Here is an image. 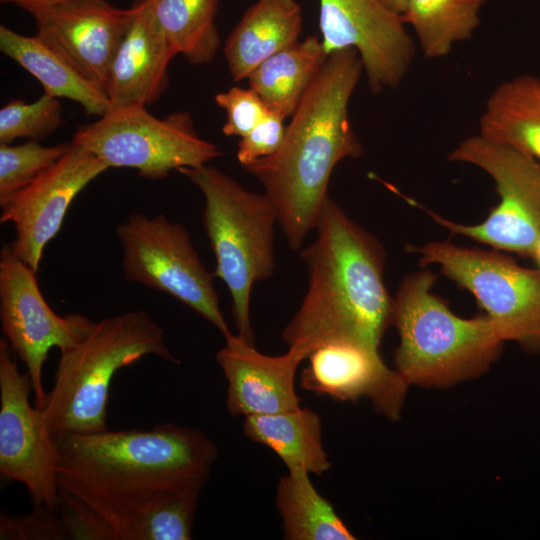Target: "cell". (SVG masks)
Here are the masks:
<instances>
[{
    "label": "cell",
    "mask_w": 540,
    "mask_h": 540,
    "mask_svg": "<svg viewBox=\"0 0 540 540\" xmlns=\"http://www.w3.org/2000/svg\"><path fill=\"white\" fill-rule=\"evenodd\" d=\"M54 438L60 491L102 516L116 540L147 512L201 492L218 456L203 431L174 423Z\"/></svg>",
    "instance_id": "cell-1"
},
{
    "label": "cell",
    "mask_w": 540,
    "mask_h": 540,
    "mask_svg": "<svg viewBox=\"0 0 540 540\" xmlns=\"http://www.w3.org/2000/svg\"><path fill=\"white\" fill-rule=\"evenodd\" d=\"M362 71L356 50L329 54L291 115L280 148L244 167L264 187L293 251L315 230L335 166L362 154L348 114Z\"/></svg>",
    "instance_id": "cell-2"
},
{
    "label": "cell",
    "mask_w": 540,
    "mask_h": 540,
    "mask_svg": "<svg viewBox=\"0 0 540 540\" xmlns=\"http://www.w3.org/2000/svg\"><path fill=\"white\" fill-rule=\"evenodd\" d=\"M315 230V240L300 251L308 285L282 331L284 342L305 359L333 341L378 349L393 308L384 283L383 247L329 196Z\"/></svg>",
    "instance_id": "cell-3"
},
{
    "label": "cell",
    "mask_w": 540,
    "mask_h": 540,
    "mask_svg": "<svg viewBox=\"0 0 540 540\" xmlns=\"http://www.w3.org/2000/svg\"><path fill=\"white\" fill-rule=\"evenodd\" d=\"M146 355L180 364L167 346L162 328L147 312L129 311L93 322L77 344L60 351L42 408L52 434L108 430L114 375Z\"/></svg>",
    "instance_id": "cell-4"
},
{
    "label": "cell",
    "mask_w": 540,
    "mask_h": 540,
    "mask_svg": "<svg viewBox=\"0 0 540 540\" xmlns=\"http://www.w3.org/2000/svg\"><path fill=\"white\" fill-rule=\"evenodd\" d=\"M429 270L409 274L393 298L392 324L400 344L396 370L408 384L447 386L484 372L503 339L487 316L464 319L431 292Z\"/></svg>",
    "instance_id": "cell-5"
},
{
    "label": "cell",
    "mask_w": 540,
    "mask_h": 540,
    "mask_svg": "<svg viewBox=\"0 0 540 540\" xmlns=\"http://www.w3.org/2000/svg\"><path fill=\"white\" fill-rule=\"evenodd\" d=\"M177 171L203 195L202 223L216 260L213 274L230 292L238 335L254 344L251 292L255 283L275 271L277 211L265 193L247 190L215 167L205 164Z\"/></svg>",
    "instance_id": "cell-6"
},
{
    "label": "cell",
    "mask_w": 540,
    "mask_h": 540,
    "mask_svg": "<svg viewBox=\"0 0 540 540\" xmlns=\"http://www.w3.org/2000/svg\"><path fill=\"white\" fill-rule=\"evenodd\" d=\"M72 143L108 168H132L151 180L163 179L172 170L205 165L222 154L197 133L188 112L158 118L141 104L110 106L98 120L78 126Z\"/></svg>",
    "instance_id": "cell-7"
},
{
    "label": "cell",
    "mask_w": 540,
    "mask_h": 540,
    "mask_svg": "<svg viewBox=\"0 0 540 540\" xmlns=\"http://www.w3.org/2000/svg\"><path fill=\"white\" fill-rule=\"evenodd\" d=\"M126 281L168 294L222 335L232 334L220 308L213 273L199 258L187 229L164 214H130L116 228Z\"/></svg>",
    "instance_id": "cell-8"
},
{
    "label": "cell",
    "mask_w": 540,
    "mask_h": 540,
    "mask_svg": "<svg viewBox=\"0 0 540 540\" xmlns=\"http://www.w3.org/2000/svg\"><path fill=\"white\" fill-rule=\"evenodd\" d=\"M413 251L423 266L439 265L445 276L471 292L503 341H514L528 352L540 351V268L450 241L431 242Z\"/></svg>",
    "instance_id": "cell-9"
},
{
    "label": "cell",
    "mask_w": 540,
    "mask_h": 540,
    "mask_svg": "<svg viewBox=\"0 0 540 540\" xmlns=\"http://www.w3.org/2000/svg\"><path fill=\"white\" fill-rule=\"evenodd\" d=\"M448 159L475 165L489 174L500 203L477 225L428 214L453 234L532 257L540 244V161L479 134L462 140Z\"/></svg>",
    "instance_id": "cell-10"
},
{
    "label": "cell",
    "mask_w": 540,
    "mask_h": 540,
    "mask_svg": "<svg viewBox=\"0 0 540 540\" xmlns=\"http://www.w3.org/2000/svg\"><path fill=\"white\" fill-rule=\"evenodd\" d=\"M32 384L16 354L0 340V474L21 483L36 506L57 508V449L42 409L32 406Z\"/></svg>",
    "instance_id": "cell-11"
},
{
    "label": "cell",
    "mask_w": 540,
    "mask_h": 540,
    "mask_svg": "<svg viewBox=\"0 0 540 540\" xmlns=\"http://www.w3.org/2000/svg\"><path fill=\"white\" fill-rule=\"evenodd\" d=\"M0 321L5 339L26 367L35 406L42 409L47 392L43 368L51 348L77 344L93 321L79 313L60 316L45 300L34 271L5 245L0 255Z\"/></svg>",
    "instance_id": "cell-12"
},
{
    "label": "cell",
    "mask_w": 540,
    "mask_h": 540,
    "mask_svg": "<svg viewBox=\"0 0 540 540\" xmlns=\"http://www.w3.org/2000/svg\"><path fill=\"white\" fill-rule=\"evenodd\" d=\"M321 43L329 55L357 51L374 93L397 88L414 57V43L402 15L379 0H319Z\"/></svg>",
    "instance_id": "cell-13"
},
{
    "label": "cell",
    "mask_w": 540,
    "mask_h": 540,
    "mask_svg": "<svg viewBox=\"0 0 540 540\" xmlns=\"http://www.w3.org/2000/svg\"><path fill=\"white\" fill-rule=\"evenodd\" d=\"M108 166L71 141L69 150L4 206L1 223H11L15 238L9 245L22 262L38 271L43 251L60 230L76 196Z\"/></svg>",
    "instance_id": "cell-14"
},
{
    "label": "cell",
    "mask_w": 540,
    "mask_h": 540,
    "mask_svg": "<svg viewBox=\"0 0 540 540\" xmlns=\"http://www.w3.org/2000/svg\"><path fill=\"white\" fill-rule=\"evenodd\" d=\"M134 12V5L121 9L106 0H74L31 15L37 35L106 93L113 59Z\"/></svg>",
    "instance_id": "cell-15"
},
{
    "label": "cell",
    "mask_w": 540,
    "mask_h": 540,
    "mask_svg": "<svg viewBox=\"0 0 540 540\" xmlns=\"http://www.w3.org/2000/svg\"><path fill=\"white\" fill-rule=\"evenodd\" d=\"M301 372L303 389L339 401L367 397L376 411L397 419L408 383L390 369L378 349L352 342L333 341L314 349Z\"/></svg>",
    "instance_id": "cell-16"
},
{
    "label": "cell",
    "mask_w": 540,
    "mask_h": 540,
    "mask_svg": "<svg viewBox=\"0 0 540 540\" xmlns=\"http://www.w3.org/2000/svg\"><path fill=\"white\" fill-rule=\"evenodd\" d=\"M216 360L227 381L226 408L232 417L275 414L300 407L295 374L305 357L288 349L278 356L259 352L233 333Z\"/></svg>",
    "instance_id": "cell-17"
},
{
    "label": "cell",
    "mask_w": 540,
    "mask_h": 540,
    "mask_svg": "<svg viewBox=\"0 0 540 540\" xmlns=\"http://www.w3.org/2000/svg\"><path fill=\"white\" fill-rule=\"evenodd\" d=\"M133 19L113 59L106 95L110 106L156 102L168 83V65L177 55L149 8L134 4Z\"/></svg>",
    "instance_id": "cell-18"
},
{
    "label": "cell",
    "mask_w": 540,
    "mask_h": 540,
    "mask_svg": "<svg viewBox=\"0 0 540 540\" xmlns=\"http://www.w3.org/2000/svg\"><path fill=\"white\" fill-rule=\"evenodd\" d=\"M301 30L302 9L296 0H257L225 41L232 78L247 79L264 60L297 43Z\"/></svg>",
    "instance_id": "cell-19"
},
{
    "label": "cell",
    "mask_w": 540,
    "mask_h": 540,
    "mask_svg": "<svg viewBox=\"0 0 540 540\" xmlns=\"http://www.w3.org/2000/svg\"><path fill=\"white\" fill-rule=\"evenodd\" d=\"M479 135L540 161V79L521 75L498 85L479 119Z\"/></svg>",
    "instance_id": "cell-20"
},
{
    "label": "cell",
    "mask_w": 540,
    "mask_h": 540,
    "mask_svg": "<svg viewBox=\"0 0 540 540\" xmlns=\"http://www.w3.org/2000/svg\"><path fill=\"white\" fill-rule=\"evenodd\" d=\"M0 50L36 78L44 93L77 102L89 115L101 117L110 108L106 93L80 75L37 34L26 36L1 25Z\"/></svg>",
    "instance_id": "cell-21"
},
{
    "label": "cell",
    "mask_w": 540,
    "mask_h": 540,
    "mask_svg": "<svg viewBox=\"0 0 540 540\" xmlns=\"http://www.w3.org/2000/svg\"><path fill=\"white\" fill-rule=\"evenodd\" d=\"M243 432L273 450L288 472L322 475L331 467L323 446L320 416L309 408L246 417Z\"/></svg>",
    "instance_id": "cell-22"
},
{
    "label": "cell",
    "mask_w": 540,
    "mask_h": 540,
    "mask_svg": "<svg viewBox=\"0 0 540 540\" xmlns=\"http://www.w3.org/2000/svg\"><path fill=\"white\" fill-rule=\"evenodd\" d=\"M328 56L321 39L309 36L260 63L247 77L249 87L270 111L286 119L294 113Z\"/></svg>",
    "instance_id": "cell-23"
},
{
    "label": "cell",
    "mask_w": 540,
    "mask_h": 540,
    "mask_svg": "<svg viewBox=\"0 0 540 540\" xmlns=\"http://www.w3.org/2000/svg\"><path fill=\"white\" fill-rule=\"evenodd\" d=\"M275 501L286 540L355 539L305 471L282 476L277 484Z\"/></svg>",
    "instance_id": "cell-24"
},
{
    "label": "cell",
    "mask_w": 540,
    "mask_h": 540,
    "mask_svg": "<svg viewBox=\"0 0 540 540\" xmlns=\"http://www.w3.org/2000/svg\"><path fill=\"white\" fill-rule=\"evenodd\" d=\"M161 31L191 64L214 60L220 46L215 26L218 0H147Z\"/></svg>",
    "instance_id": "cell-25"
},
{
    "label": "cell",
    "mask_w": 540,
    "mask_h": 540,
    "mask_svg": "<svg viewBox=\"0 0 540 540\" xmlns=\"http://www.w3.org/2000/svg\"><path fill=\"white\" fill-rule=\"evenodd\" d=\"M488 0H406L402 14L413 27L426 58L448 55L453 45L468 40L480 23Z\"/></svg>",
    "instance_id": "cell-26"
},
{
    "label": "cell",
    "mask_w": 540,
    "mask_h": 540,
    "mask_svg": "<svg viewBox=\"0 0 540 540\" xmlns=\"http://www.w3.org/2000/svg\"><path fill=\"white\" fill-rule=\"evenodd\" d=\"M71 142L43 146L37 140L23 144H0V206L55 164Z\"/></svg>",
    "instance_id": "cell-27"
},
{
    "label": "cell",
    "mask_w": 540,
    "mask_h": 540,
    "mask_svg": "<svg viewBox=\"0 0 540 540\" xmlns=\"http://www.w3.org/2000/svg\"><path fill=\"white\" fill-rule=\"evenodd\" d=\"M61 124L62 106L58 98L43 93L31 103L12 99L0 109V144H11L18 138L38 140Z\"/></svg>",
    "instance_id": "cell-28"
},
{
    "label": "cell",
    "mask_w": 540,
    "mask_h": 540,
    "mask_svg": "<svg viewBox=\"0 0 540 540\" xmlns=\"http://www.w3.org/2000/svg\"><path fill=\"white\" fill-rule=\"evenodd\" d=\"M199 495L187 493L147 512L129 528L125 540L191 539Z\"/></svg>",
    "instance_id": "cell-29"
},
{
    "label": "cell",
    "mask_w": 540,
    "mask_h": 540,
    "mask_svg": "<svg viewBox=\"0 0 540 540\" xmlns=\"http://www.w3.org/2000/svg\"><path fill=\"white\" fill-rule=\"evenodd\" d=\"M215 102L226 113L222 133L227 137H244L271 112L263 99L250 87H231L218 93Z\"/></svg>",
    "instance_id": "cell-30"
},
{
    "label": "cell",
    "mask_w": 540,
    "mask_h": 540,
    "mask_svg": "<svg viewBox=\"0 0 540 540\" xmlns=\"http://www.w3.org/2000/svg\"><path fill=\"white\" fill-rule=\"evenodd\" d=\"M0 539L64 540L68 539V533L57 508L35 505L27 515L9 517L2 514Z\"/></svg>",
    "instance_id": "cell-31"
},
{
    "label": "cell",
    "mask_w": 540,
    "mask_h": 540,
    "mask_svg": "<svg viewBox=\"0 0 540 540\" xmlns=\"http://www.w3.org/2000/svg\"><path fill=\"white\" fill-rule=\"evenodd\" d=\"M57 509L66 526L68 539L116 540L104 518L77 498L60 491Z\"/></svg>",
    "instance_id": "cell-32"
},
{
    "label": "cell",
    "mask_w": 540,
    "mask_h": 540,
    "mask_svg": "<svg viewBox=\"0 0 540 540\" xmlns=\"http://www.w3.org/2000/svg\"><path fill=\"white\" fill-rule=\"evenodd\" d=\"M284 120L271 111L264 120L241 138L236 157L243 167L274 154L280 148L286 130Z\"/></svg>",
    "instance_id": "cell-33"
},
{
    "label": "cell",
    "mask_w": 540,
    "mask_h": 540,
    "mask_svg": "<svg viewBox=\"0 0 540 540\" xmlns=\"http://www.w3.org/2000/svg\"><path fill=\"white\" fill-rule=\"evenodd\" d=\"M2 3L16 5L30 14L33 12L74 0H0Z\"/></svg>",
    "instance_id": "cell-34"
},
{
    "label": "cell",
    "mask_w": 540,
    "mask_h": 540,
    "mask_svg": "<svg viewBox=\"0 0 540 540\" xmlns=\"http://www.w3.org/2000/svg\"><path fill=\"white\" fill-rule=\"evenodd\" d=\"M386 8L392 12L402 15L406 7V0H379Z\"/></svg>",
    "instance_id": "cell-35"
},
{
    "label": "cell",
    "mask_w": 540,
    "mask_h": 540,
    "mask_svg": "<svg viewBox=\"0 0 540 540\" xmlns=\"http://www.w3.org/2000/svg\"><path fill=\"white\" fill-rule=\"evenodd\" d=\"M532 258L536 261L538 267L540 268V244L536 248Z\"/></svg>",
    "instance_id": "cell-36"
}]
</instances>
